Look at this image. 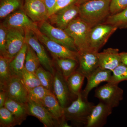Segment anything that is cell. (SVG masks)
Listing matches in <instances>:
<instances>
[{
	"label": "cell",
	"mask_w": 127,
	"mask_h": 127,
	"mask_svg": "<svg viewBox=\"0 0 127 127\" xmlns=\"http://www.w3.org/2000/svg\"><path fill=\"white\" fill-rule=\"evenodd\" d=\"M111 0H89L79 5V17L93 28L104 23L111 15Z\"/></svg>",
	"instance_id": "6da1fadb"
},
{
	"label": "cell",
	"mask_w": 127,
	"mask_h": 127,
	"mask_svg": "<svg viewBox=\"0 0 127 127\" xmlns=\"http://www.w3.org/2000/svg\"><path fill=\"white\" fill-rule=\"evenodd\" d=\"M94 106L93 103L89 102L87 98L83 95L81 91L70 105L64 108V118L75 125L85 127Z\"/></svg>",
	"instance_id": "7a4b0ae2"
},
{
	"label": "cell",
	"mask_w": 127,
	"mask_h": 127,
	"mask_svg": "<svg viewBox=\"0 0 127 127\" xmlns=\"http://www.w3.org/2000/svg\"><path fill=\"white\" fill-rule=\"evenodd\" d=\"M92 28L78 17L73 20L64 31L73 40L78 51L91 50L89 39Z\"/></svg>",
	"instance_id": "3957f363"
},
{
	"label": "cell",
	"mask_w": 127,
	"mask_h": 127,
	"mask_svg": "<svg viewBox=\"0 0 127 127\" xmlns=\"http://www.w3.org/2000/svg\"><path fill=\"white\" fill-rule=\"evenodd\" d=\"M95 96L100 102L114 108L118 107L120 102L123 99V90L118 86V84L107 83L96 89Z\"/></svg>",
	"instance_id": "277c9868"
},
{
	"label": "cell",
	"mask_w": 127,
	"mask_h": 127,
	"mask_svg": "<svg viewBox=\"0 0 127 127\" xmlns=\"http://www.w3.org/2000/svg\"><path fill=\"white\" fill-rule=\"evenodd\" d=\"M40 23L39 28L42 33L70 50L78 52L73 40L64 30L55 27L46 20Z\"/></svg>",
	"instance_id": "5b68a950"
},
{
	"label": "cell",
	"mask_w": 127,
	"mask_h": 127,
	"mask_svg": "<svg viewBox=\"0 0 127 127\" xmlns=\"http://www.w3.org/2000/svg\"><path fill=\"white\" fill-rule=\"evenodd\" d=\"M118 28L110 24L101 23L92 28L89 39L91 50L98 52Z\"/></svg>",
	"instance_id": "8992f818"
},
{
	"label": "cell",
	"mask_w": 127,
	"mask_h": 127,
	"mask_svg": "<svg viewBox=\"0 0 127 127\" xmlns=\"http://www.w3.org/2000/svg\"><path fill=\"white\" fill-rule=\"evenodd\" d=\"M26 42L34 50L40 61V64L46 70L52 73H55L53 64L47 54L43 45L41 44L37 36L31 30H25Z\"/></svg>",
	"instance_id": "52a82bcc"
},
{
	"label": "cell",
	"mask_w": 127,
	"mask_h": 127,
	"mask_svg": "<svg viewBox=\"0 0 127 127\" xmlns=\"http://www.w3.org/2000/svg\"><path fill=\"white\" fill-rule=\"evenodd\" d=\"M2 24L7 29L22 28L31 30L36 33L39 31L38 26L28 16L23 8L17 10L4 18Z\"/></svg>",
	"instance_id": "ba28073f"
},
{
	"label": "cell",
	"mask_w": 127,
	"mask_h": 127,
	"mask_svg": "<svg viewBox=\"0 0 127 127\" xmlns=\"http://www.w3.org/2000/svg\"><path fill=\"white\" fill-rule=\"evenodd\" d=\"M25 43V30L16 28L8 29L5 58L9 62L21 51Z\"/></svg>",
	"instance_id": "9c48e42d"
},
{
	"label": "cell",
	"mask_w": 127,
	"mask_h": 127,
	"mask_svg": "<svg viewBox=\"0 0 127 127\" xmlns=\"http://www.w3.org/2000/svg\"><path fill=\"white\" fill-rule=\"evenodd\" d=\"M79 15V5L74 3L52 14L48 19L52 25L64 30Z\"/></svg>",
	"instance_id": "30bf717a"
},
{
	"label": "cell",
	"mask_w": 127,
	"mask_h": 127,
	"mask_svg": "<svg viewBox=\"0 0 127 127\" xmlns=\"http://www.w3.org/2000/svg\"><path fill=\"white\" fill-rule=\"evenodd\" d=\"M35 34L39 41L45 46L54 58H71L78 60V52L72 51L52 40L42 33L40 30Z\"/></svg>",
	"instance_id": "8fae6325"
},
{
	"label": "cell",
	"mask_w": 127,
	"mask_h": 127,
	"mask_svg": "<svg viewBox=\"0 0 127 127\" xmlns=\"http://www.w3.org/2000/svg\"><path fill=\"white\" fill-rule=\"evenodd\" d=\"M53 93L63 108L68 106L73 96L70 91L66 80L57 68L54 75Z\"/></svg>",
	"instance_id": "7c38bea8"
},
{
	"label": "cell",
	"mask_w": 127,
	"mask_h": 127,
	"mask_svg": "<svg viewBox=\"0 0 127 127\" xmlns=\"http://www.w3.org/2000/svg\"><path fill=\"white\" fill-rule=\"evenodd\" d=\"M97 53L91 50L78 52V66L77 70L86 78L99 67Z\"/></svg>",
	"instance_id": "4fadbf2b"
},
{
	"label": "cell",
	"mask_w": 127,
	"mask_h": 127,
	"mask_svg": "<svg viewBox=\"0 0 127 127\" xmlns=\"http://www.w3.org/2000/svg\"><path fill=\"white\" fill-rule=\"evenodd\" d=\"M28 115L34 116L46 127H59L60 124L43 106L29 99L27 103Z\"/></svg>",
	"instance_id": "5bb4252c"
},
{
	"label": "cell",
	"mask_w": 127,
	"mask_h": 127,
	"mask_svg": "<svg viewBox=\"0 0 127 127\" xmlns=\"http://www.w3.org/2000/svg\"><path fill=\"white\" fill-rule=\"evenodd\" d=\"M23 9L28 16L35 22L46 20L48 11L44 1L38 0H25Z\"/></svg>",
	"instance_id": "9a60e30c"
},
{
	"label": "cell",
	"mask_w": 127,
	"mask_h": 127,
	"mask_svg": "<svg viewBox=\"0 0 127 127\" xmlns=\"http://www.w3.org/2000/svg\"><path fill=\"white\" fill-rule=\"evenodd\" d=\"M113 108L100 102L95 105L89 116L86 127H102L107 123L108 117L112 113Z\"/></svg>",
	"instance_id": "2e32d148"
},
{
	"label": "cell",
	"mask_w": 127,
	"mask_h": 127,
	"mask_svg": "<svg viewBox=\"0 0 127 127\" xmlns=\"http://www.w3.org/2000/svg\"><path fill=\"white\" fill-rule=\"evenodd\" d=\"M7 97L23 103H27L29 100L27 89L24 85L20 78L12 76L4 91Z\"/></svg>",
	"instance_id": "e0dca14e"
},
{
	"label": "cell",
	"mask_w": 127,
	"mask_h": 127,
	"mask_svg": "<svg viewBox=\"0 0 127 127\" xmlns=\"http://www.w3.org/2000/svg\"><path fill=\"white\" fill-rule=\"evenodd\" d=\"M99 67L112 72L122 63L120 53L117 48H109L97 52Z\"/></svg>",
	"instance_id": "ac0fdd59"
},
{
	"label": "cell",
	"mask_w": 127,
	"mask_h": 127,
	"mask_svg": "<svg viewBox=\"0 0 127 127\" xmlns=\"http://www.w3.org/2000/svg\"><path fill=\"white\" fill-rule=\"evenodd\" d=\"M112 72L98 67L87 78V82L84 90L82 91L85 97H88L91 91L102 82H108L111 79Z\"/></svg>",
	"instance_id": "d6986e66"
},
{
	"label": "cell",
	"mask_w": 127,
	"mask_h": 127,
	"mask_svg": "<svg viewBox=\"0 0 127 127\" xmlns=\"http://www.w3.org/2000/svg\"><path fill=\"white\" fill-rule=\"evenodd\" d=\"M43 105L59 122L60 125L62 122L66 120L64 118V108L54 93H52L46 96L43 100Z\"/></svg>",
	"instance_id": "ffe728a7"
},
{
	"label": "cell",
	"mask_w": 127,
	"mask_h": 127,
	"mask_svg": "<svg viewBox=\"0 0 127 127\" xmlns=\"http://www.w3.org/2000/svg\"><path fill=\"white\" fill-rule=\"evenodd\" d=\"M4 107L10 111L20 125L26 120L28 114L26 103L19 102L7 97Z\"/></svg>",
	"instance_id": "44dd1931"
},
{
	"label": "cell",
	"mask_w": 127,
	"mask_h": 127,
	"mask_svg": "<svg viewBox=\"0 0 127 127\" xmlns=\"http://www.w3.org/2000/svg\"><path fill=\"white\" fill-rule=\"evenodd\" d=\"M28 45L25 43L21 51L9 62L10 71L12 76L20 78L24 67Z\"/></svg>",
	"instance_id": "7402d4cb"
},
{
	"label": "cell",
	"mask_w": 127,
	"mask_h": 127,
	"mask_svg": "<svg viewBox=\"0 0 127 127\" xmlns=\"http://www.w3.org/2000/svg\"><path fill=\"white\" fill-rule=\"evenodd\" d=\"M57 68L66 80L68 77L76 70L78 67V60L71 58H56Z\"/></svg>",
	"instance_id": "603a6c76"
},
{
	"label": "cell",
	"mask_w": 127,
	"mask_h": 127,
	"mask_svg": "<svg viewBox=\"0 0 127 127\" xmlns=\"http://www.w3.org/2000/svg\"><path fill=\"white\" fill-rule=\"evenodd\" d=\"M25 0H0V18L4 19L17 10L23 8Z\"/></svg>",
	"instance_id": "cb8c5ba5"
},
{
	"label": "cell",
	"mask_w": 127,
	"mask_h": 127,
	"mask_svg": "<svg viewBox=\"0 0 127 127\" xmlns=\"http://www.w3.org/2000/svg\"><path fill=\"white\" fill-rule=\"evenodd\" d=\"M85 78V76L76 70L66 79L70 91L73 96L77 97L81 92V89Z\"/></svg>",
	"instance_id": "d4e9b609"
},
{
	"label": "cell",
	"mask_w": 127,
	"mask_h": 127,
	"mask_svg": "<svg viewBox=\"0 0 127 127\" xmlns=\"http://www.w3.org/2000/svg\"><path fill=\"white\" fill-rule=\"evenodd\" d=\"M8 59L0 56V90L4 91L11 79V73L9 66Z\"/></svg>",
	"instance_id": "484cf974"
},
{
	"label": "cell",
	"mask_w": 127,
	"mask_h": 127,
	"mask_svg": "<svg viewBox=\"0 0 127 127\" xmlns=\"http://www.w3.org/2000/svg\"><path fill=\"white\" fill-rule=\"evenodd\" d=\"M27 45L25 67L28 71L35 73L37 68L40 67V63L35 51L31 46L28 44Z\"/></svg>",
	"instance_id": "4316f807"
},
{
	"label": "cell",
	"mask_w": 127,
	"mask_h": 127,
	"mask_svg": "<svg viewBox=\"0 0 127 127\" xmlns=\"http://www.w3.org/2000/svg\"><path fill=\"white\" fill-rule=\"evenodd\" d=\"M103 23L113 25L118 28H127V7L118 13L110 15Z\"/></svg>",
	"instance_id": "83f0119b"
},
{
	"label": "cell",
	"mask_w": 127,
	"mask_h": 127,
	"mask_svg": "<svg viewBox=\"0 0 127 127\" xmlns=\"http://www.w3.org/2000/svg\"><path fill=\"white\" fill-rule=\"evenodd\" d=\"M35 73L40 82L41 85L53 93L54 75L49 71L40 66Z\"/></svg>",
	"instance_id": "f1b7e54d"
},
{
	"label": "cell",
	"mask_w": 127,
	"mask_h": 127,
	"mask_svg": "<svg viewBox=\"0 0 127 127\" xmlns=\"http://www.w3.org/2000/svg\"><path fill=\"white\" fill-rule=\"evenodd\" d=\"M52 93L41 85L28 91V98L34 102L44 106L43 100L46 96Z\"/></svg>",
	"instance_id": "f546056e"
},
{
	"label": "cell",
	"mask_w": 127,
	"mask_h": 127,
	"mask_svg": "<svg viewBox=\"0 0 127 127\" xmlns=\"http://www.w3.org/2000/svg\"><path fill=\"white\" fill-rule=\"evenodd\" d=\"M19 125L14 115L4 106L0 108V127H13Z\"/></svg>",
	"instance_id": "4dcf8cb0"
},
{
	"label": "cell",
	"mask_w": 127,
	"mask_h": 127,
	"mask_svg": "<svg viewBox=\"0 0 127 127\" xmlns=\"http://www.w3.org/2000/svg\"><path fill=\"white\" fill-rule=\"evenodd\" d=\"M21 79L28 91L41 86V83L35 73L30 72L23 69Z\"/></svg>",
	"instance_id": "1f68e13d"
},
{
	"label": "cell",
	"mask_w": 127,
	"mask_h": 127,
	"mask_svg": "<svg viewBox=\"0 0 127 127\" xmlns=\"http://www.w3.org/2000/svg\"><path fill=\"white\" fill-rule=\"evenodd\" d=\"M112 74L108 82L119 84L121 82L127 81V66L121 63L112 72Z\"/></svg>",
	"instance_id": "d6a6232c"
},
{
	"label": "cell",
	"mask_w": 127,
	"mask_h": 127,
	"mask_svg": "<svg viewBox=\"0 0 127 127\" xmlns=\"http://www.w3.org/2000/svg\"><path fill=\"white\" fill-rule=\"evenodd\" d=\"M8 29L1 23L0 25V53L1 56L5 57L6 55V45Z\"/></svg>",
	"instance_id": "836d02e7"
},
{
	"label": "cell",
	"mask_w": 127,
	"mask_h": 127,
	"mask_svg": "<svg viewBox=\"0 0 127 127\" xmlns=\"http://www.w3.org/2000/svg\"><path fill=\"white\" fill-rule=\"evenodd\" d=\"M127 7V0H111L110 6L111 15L122 11Z\"/></svg>",
	"instance_id": "e575fe53"
},
{
	"label": "cell",
	"mask_w": 127,
	"mask_h": 127,
	"mask_svg": "<svg viewBox=\"0 0 127 127\" xmlns=\"http://www.w3.org/2000/svg\"><path fill=\"white\" fill-rule=\"evenodd\" d=\"M78 0H57L51 15L60 10L69 6L70 5L74 3H77Z\"/></svg>",
	"instance_id": "d590c367"
},
{
	"label": "cell",
	"mask_w": 127,
	"mask_h": 127,
	"mask_svg": "<svg viewBox=\"0 0 127 127\" xmlns=\"http://www.w3.org/2000/svg\"><path fill=\"white\" fill-rule=\"evenodd\" d=\"M57 1V0H44V2L48 11L49 17L52 13Z\"/></svg>",
	"instance_id": "8d00e7d4"
},
{
	"label": "cell",
	"mask_w": 127,
	"mask_h": 127,
	"mask_svg": "<svg viewBox=\"0 0 127 127\" xmlns=\"http://www.w3.org/2000/svg\"><path fill=\"white\" fill-rule=\"evenodd\" d=\"M7 96L6 93L4 91H0V108L4 106Z\"/></svg>",
	"instance_id": "74e56055"
},
{
	"label": "cell",
	"mask_w": 127,
	"mask_h": 127,
	"mask_svg": "<svg viewBox=\"0 0 127 127\" xmlns=\"http://www.w3.org/2000/svg\"><path fill=\"white\" fill-rule=\"evenodd\" d=\"M122 63L127 66V52L120 53Z\"/></svg>",
	"instance_id": "f35d334b"
},
{
	"label": "cell",
	"mask_w": 127,
	"mask_h": 127,
	"mask_svg": "<svg viewBox=\"0 0 127 127\" xmlns=\"http://www.w3.org/2000/svg\"><path fill=\"white\" fill-rule=\"evenodd\" d=\"M66 120H64L63 122H62L60 125V127H70L72 126H70L68 125V123L67 122Z\"/></svg>",
	"instance_id": "ab89813d"
},
{
	"label": "cell",
	"mask_w": 127,
	"mask_h": 127,
	"mask_svg": "<svg viewBox=\"0 0 127 127\" xmlns=\"http://www.w3.org/2000/svg\"><path fill=\"white\" fill-rule=\"evenodd\" d=\"M88 0H78L77 3V4L79 5V4H80L83 3V2H85V1H87Z\"/></svg>",
	"instance_id": "60d3db41"
},
{
	"label": "cell",
	"mask_w": 127,
	"mask_h": 127,
	"mask_svg": "<svg viewBox=\"0 0 127 127\" xmlns=\"http://www.w3.org/2000/svg\"><path fill=\"white\" fill-rule=\"evenodd\" d=\"M41 0V1H44V0Z\"/></svg>",
	"instance_id": "b9f144b4"
}]
</instances>
